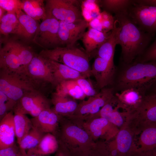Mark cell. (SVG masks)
<instances>
[{
	"label": "cell",
	"mask_w": 156,
	"mask_h": 156,
	"mask_svg": "<svg viewBox=\"0 0 156 156\" xmlns=\"http://www.w3.org/2000/svg\"><path fill=\"white\" fill-rule=\"evenodd\" d=\"M58 32L59 47H72L81 39L88 27V22L84 19L72 22L59 21Z\"/></svg>",
	"instance_id": "obj_12"
},
{
	"label": "cell",
	"mask_w": 156,
	"mask_h": 156,
	"mask_svg": "<svg viewBox=\"0 0 156 156\" xmlns=\"http://www.w3.org/2000/svg\"><path fill=\"white\" fill-rule=\"evenodd\" d=\"M124 64L117 81L121 90L133 88L146 92L156 82V61L135 60Z\"/></svg>",
	"instance_id": "obj_2"
},
{
	"label": "cell",
	"mask_w": 156,
	"mask_h": 156,
	"mask_svg": "<svg viewBox=\"0 0 156 156\" xmlns=\"http://www.w3.org/2000/svg\"><path fill=\"white\" fill-rule=\"evenodd\" d=\"M19 151V147L14 144L11 146L0 150V156H17Z\"/></svg>",
	"instance_id": "obj_41"
},
{
	"label": "cell",
	"mask_w": 156,
	"mask_h": 156,
	"mask_svg": "<svg viewBox=\"0 0 156 156\" xmlns=\"http://www.w3.org/2000/svg\"><path fill=\"white\" fill-rule=\"evenodd\" d=\"M17 156H25L23 155L20 152V151L18 153Z\"/></svg>",
	"instance_id": "obj_49"
},
{
	"label": "cell",
	"mask_w": 156,
	"mask_h": 156,
	"mask_svg": "<svg viewBox=\"0 0 156 156\" xmlns=\"http://www.w3.org/2000/svg\"><path fill=\"white\" fill-rule=\"evenodd\" d=\"M58 145L55 136L51 133H47L37 146L29 150L36 154L46 156L57 151Z\"/></svg>",
	"instance_id": "obj_31"
},
{
	"label": "cell",
	"mask_w": 156,
	"mask_h": 156,
	"mask_svg": "<svg viewBox=\"0 0 156 156\" xmlns=\"http://www.w3.org/2000/svg\"><path fill=\"white\" fill-rule=\"evenodd\" d=\"M21 73L38 88L47 83L54 86L51 71L45 60L38 54H35L31 62Z\"/></svg>",
	"instance_id": "obj_8"
},
{
	"label": "cell",
	"mask_w": 156,
	"mask_h": 156,
	"mask_svg": "<svg viewBox=\"0 0 156 156\" xmlns=\"http://www.w3.org/2000/svg\"><path fill=\"white\" fill-rule=\"evenodd\" d=\"M50 102L46 97L38 103L29 114L33 117L38 116L44 110L50 108Z\"/></svg>",
	"instance_id": "obj_40"
},
{
	"label": "cell",
	"mask_w": 156,
	"mask_h": 156,
	"mask_svg": "<svg viewBox=\"0 0 156 156\" xmlns=\"http://www.w3.org/2000/svg\"><path fill=\"white\" fill-rule=\"evenodd\" d=\"M55 156H66V154L62 151H59L57 152Z\"/></svg>",
	"instance_id": "obj_45"
},
{
	"label": "cell",
	"mask_w": 156,
	"mask_h": 156,
	"mask_svg": "<svg viewBox=\"0 0 156 156\" xmlns=\"http://www.w3.org/2000/svg\"><path fill=\"white\" fill-rule=\"evenodd\" d=\"M131 111L114 95L97 115L106 119L120 130L126 125Z\"/></svg>",
	"instance_id": "obj_11"
},
{
	"label": "cell",
	"mask_w": 156,
	"mask_h": 156,
	"mask_svg": "<svg viewBox=\"0 0 156 156\" xmlns=\"http://www.w3.org/2000/svg\"><path fill=\"white\" fill-rule=\"evenodd\" d=\"M137 60L141 62L156 61V38Z\"/></svg>",
	"instance_id": "obj_38"
},
{
	"label": "cell",
	"mask_w": 156,
	"mask_h": 156,
	"mask_svg": "<svg viewBox=\"0 0 156 156\" xmlns=\"http://www.w3.org/2000/svg\"><path fill=\"white\" fill-rule=\"evenodd\" d=\"M96 17L101 23L103 32L108 33L114 29L115 19L111 13L104 10L101 12Z\"/></svg>",
	"instance_id": "obj_35"
},
{
	"label": "cell",
	"mask_w": 156,
	"mask_h": 156,
	"mask_svg": "<svg viewBox=\"0 0 156 156\" xmlns=\"http://www.w3.org/2000/svg\"><path fill=\"white\" fill-rule=\"evenodd\" d=\"M135 145L139 153L151 150L156 147V125L143 127L134 134Z\"/></svg>",
	"instance_id": "obj_18"
},
{
	"label": "cell",
	"mask_w": 156,
	"mask_h": 156,
	"mask_svg": "<svg viewBox=\"0 0 156 156\" xmlns=\"http://www.w3.org/2000/svg\"><path fill=\"white\" fill-rule=\"evenodd\" d=\"M16 103L9 98L5 94L0 91V117L2 118L8 112L14 108Z\"/></svg>",
	"instance_id": "obj_36"
},
{
	"label": "cell",
	"mask_w": 156,
	"mask_h": 156,
	"mask_svg": "<svg viewBox=\"0 0 156 156\" xmlns=\"http://www.w3.org/2000/svg\"><path fill=\"white\" fill-rule=\"evenodd\" d=\"M6 11L0 7V20L2 18L3 16L5 14V12Z\"/></svg>",
	"instance_id": "obj_46"
},
{
	"label": "cell",
	"mask_w": 156,
	"mask_h": 156,
	"mask_svg": "<svg viewBox=\"0 0 156 156\" xmlns=\"http://www.w3.org/2000/svg\"><path fill=\"white\" fill-rule=\"evenodd\" d=\"M16 14L19 24L15 34L27 40H33L39 25L37 21L24 13L21 9Z\"/></svg>",
	"instance_id": "obj_21"
},
{
	"label": "cell",
	"mask_w": 156,
	"mask_h": 156,
	"mask_svg": "<svg viewBox=\"0 0 156 156\" xmlns=\"http://www.w3.org/2000/svg\"><path fill=\"white\" fill-rule=\"evenodd\" d=\"M111 31L105 33L89 27L81 39L85 48V52L89 55L94 51H96L107 39Z\"/></svg>",
	"instance_id": "obj_22"
},
{
	"label": "cell",
	"mask_w": 156,
	"mask_h": 156,
	"mask_svg": "<svg viewBox=\"0 0 156 156\" xmlns=\"http://www.w3.org/2000/svg\"><path fill=\"white\" fill-rule=\"evenodd\" d=\"M14 111V121L16 137L19 145L22 140L33 127L30 119L25 114Z\"/></svg>",
	"instance_id": "obj_30"
},
{
	"label": "cell",
	"mask_w": 156,
	"mask_h": 156,
	"mask_svg": "<svg viewBox=\"0 0 156 156\" xmlns=\"http://www.w3.org/2000/svg\"><path fill=\"white\" fill-rule=\"evenodd\" d=\"M79 4V1L75 0H46L47 17L68 23L84 19Z\"/></svg>",
	"instance_id": "obj_7"
},
{
	"label": "cell",
	"mask_w": 156,
	"mask_h": 156,
	"mask_svg": "<svg viewBox=\"0 0 156 156\" xmlns=\"http://www.w3.org/2000/svg\"><path fill=\"white\" fill-rule=\"evenodd\" d=\"M87 126L92 136L96 138H101L106 141L115 138L119 130L106 119L100 117L94 119Z\"/></svg>",
	"instance_id": "obj_15"
},
{
	"label": "cell",
	"mask_w": 156,
	"mask_h": 156,
	"mask_svg": "<svg viewBox=\"0 0 156 156\" xmlns=\"http://www.w3.org/2000/svg\"><path fill=\"white\" fill-rule=\"evenodd\" d=\"M96 156H105L102 153L100 152H99V153L98 154V155H96Z\"/></svg>",
	"instance_id": "obj_47"
},
{
	"label": "cell",
	"mask_w": 156,
	"mask_h": 156,
	"mask_svg": "<svg viewBox=\"0 0 156 156\" xmlns=\"http://www.w3.org/2000/svg\"><path fill=\"white\" fill-rule=\"evenodd\" d=\"M127 12L134 23L142 29L152 34L156 33V7L139 4L133 0Z\"/></svg>",
	"instance_id": "obj_10"
},
{
	"label": "cell",
	"mask_w": 156,
	"mask_h": 156,
	"mask_svg": "<svg viewBox=\"0 0 156 156\" xmlns=\"http://www.w3.org/2000/svg\"><path fill=\"white\" fill-rule=\"evenodd\" d=\"M133 0H99V4L106 11L115 14L127 10Z\"/></svg>",
	"instance_id": "obj_34"
},
{
	"label": "cell",
	"mask_w": 156,
	"mask_h": 156,
	"mask_svg": "<svg viewBox=\"0 0 156 156\" xmlns=\"http://www.w3.org/2000/svg\"><path fill=\"white\" fill-rule=\"evenodd\" d=\"M121 156H131L138 152L134 140V133L126 125L120 129L115 138Z\"/></svg>",
	"instance_id": "obj_19"
},
{
	"label": "cell",
	"mask_w": 156,
	"mask_h": 156,
	"mask_svg": "<svg viewBox=\"0 0 156 156\" xmlns=\"http://www.w3.org/2000/svg\"><path fill=\"white\" fill-rule=\"evenodd\" d=\"M38 55L46 59L64 64L79 72L87 78L92 75L89 55L75 46L44 49Z\"/></svg>",
	"instance_id": "obj_4"
},
{
	"label": "cell",
	"mask_w": 156,
	"mask_h": 156,
	"mask_svg": "<svg viewBox=\"0 0 156 156\" xmlns=\"http://www.w3.org/2000/svg\"><path fill=\"white\" fill-rule=\"evenodd\" d=\"M42 155L35 153L30 150H28L26 153V156H42Z\"/></svg>",
	"instance_id": "obj_44"
},
{
	"label": "cell",
	"mask_w": 156,
	"mask_h": 156,
	"mask_svg": "<svg viewBox=\"0 0 156 156\" xmlns=\"http://www.w3.org/2000/svg\"><path fill=\"white\" fill-rule=\"evenodd\" d=\"M156 125V93L146 94L135 109L131 111L126 125L134 133L144 127Z\"/></svg>",
	"instance_id": "obj_6"
},
{
	"label": "cell",
	"mask_w": 156,
	"mask_h": 156,
	"mask_svg": "<svg viewBox=\"0 0 156 156\" xmlns=\"http://www.w3.org/2000/svg\"><path fill=\"white\" fill-rule=\"evenodd\" d=\"M138 153L141 156H156V147L146 151Z\"/></svg>",
	"instance_id": "obj_43"
},
{
	"label": "cell",
	"mask_w": 156,
	"mask_h": 156,
	"mask_svg": "<svg viewBox=\"0 0 156 156\" xmlns=\"http://www.w3.org/2000/svg\"><path fill=\"white\" fill-rule=\"evenodd\" d=\"M145 92L131 88L124 89L116 93L115 96L131 111L136 109L146 95Z\"/></svg>",
	"instance_id": "obj_24"
},
{
	"label": "cell",
	"mask_w": 156,
	"mask_h": 156,
	"mask_svg": "<svg viewBox=\"0 0 156 156\" xmlns=\"http://www.w3.org/2000/svg\"><path fill=\"white\" fill-rule=\"evenodd\" d=\"M21 1L18 0H0V7L7 12H16L21 8Z\"/></svg>",
	"instance_id": "obj_39"
},
{
	"label": "cell",
	"mask_w": 156,
	"mask_h": 156,
	"mask_svg": "<svg viewBox=\"0 0 156 156\" xmlns=\"http://www.w3.org/2000/svg\"><path fill=\"white\" fill-rule=\"evenodd\" d=\"M154 92L156 93V87L155 89V91Z\"/></svg>",
	"instance_id": "obj_50"
},
{
	"label": "cell",
	"mask_w": 156,
	"mask_h": 156,
	"mask_svg": "<svg viewBox=\"0 0 156 156\" xmlns=\"http://www.w3.org/2000/svg\"><path fill=\"white\" fill-rule=\"evenodd\" d=\"M131 156H141L140 155L139 153L138 152Z\"/></svg>",
	"instance_id": "obj_48"
},
{
	"label": "cell",
	"mask_w": 156,
	"mask_h": 156,
	"mask_svg": "<svg viewBox=\"0 0 156 156\" xmlns=\"http://www.w3.org/2000/svg\"><path fill=\"white\" fill-rule=\"evenodd\" d=\"M46 97L40 91L27 93L17 102L14 111L25 114H29L38 103Z\"/></svg>",
	"instance_id": "obj_27"
},
{
	"label": "cell",
	"mask_w": 156,
	"mask_h": 156,
	"mask_svg": "<svg viewBox=\"0 0 156 156\" xmlns=\"http://www.w3.org/2000/svg\"><path fill=\"white\" fill-rule=\"evenodd\" d=\"M115 68L112 67L107 61L96 57L91 67L92 75L94 77L97 87L102 89L112 82Z\"/></svg>",
	"instance_id": "obj_14"
},
{
	"label": "cell",
	"mask_w": 156,
	"mask_h": 156,
	"mask_svg": "<svg viewBox=\"0 0 156 156\" xmlns=\"http://www.w3.org/2000/svg\"><path fill=\"white\" fill-rule=\"evenodd\" d=\"M56 87L55 92L60 95L80 100L83 99L86 97L75 80L62 81Z\"/></svg>",
	"instance_id": "obj_29"
},
{
	"label": "cell",
	"mask_w": 156,
	"mask_h": 156,
	"mask_svg": "<svg viewBox=\"0 0 156 156\" xmlns=\"http://www.w3.org/2000/svg\"><path fill=\"white\" fill-rule=\"evenodd\" d=\"M35 54L30 47L13 39L0 41V70L21 73Z\"/></svg>",
	"instance_id": "obj_3"
},
{
	"label": "cell",
	"mask_w": 156,
	"mask_h": 156,
	"mask_svg": "<svg viewBox=\"0 0 156 156\" xmlns=\"http://www.w3.org/2000/svg\"><path fill=\"white\" fill-rule=\"evenodd\" d=\"M127 11L114 16L118 29L117 44L121 46V59L124 64L131 63L140 57L154 35L145 31L135 23Z\"/></svg>",
	"instance_id": "obj_1"
},
{
	"label": "cell",
	"mask_w": 156,
	"mask_h": 156,
	"mask_svg": "<svg viewBox=\"0 0 156 156\" xmlns=\"http://www.w3.org/2000/svg\"><path fill=\"white\" fill-rule=\"evenodd\" d=\"M61 138L66 143L71 140L80 145H85L89 140L87 132L74 125H63L61 129Z\"/></svg>",
	"instance_id": "obj_25"
},
{
	"label": "cell",
	"mask_w": 156,
	"mask_h": 156,
	"mask_svg": "<svg viewBox=\"0 0 156 156\" xmlns=\"http://www.w3.org/2000/svg\"><path fill=\"white\" fill-rule=\"evenodd\" d=\"M138 3L144 5L156 7V0H134Z\"/></svg>",
	"instance_id": "obj_42"
},
{
	"label": "cell",
	"mask_w": 156,
	"mask_h": 156,
	"mask_svg": "<svg viewBox=\"0 0 156 156\" xmlns=\"http://www.w3.org/2000/svg\"><path fill=\"white\" fill-rule=\"evenodd\" d=\"M44 59L52 73L54 86H56L58 84L63 81L75 80L82 78H87L79 72L64 64Z\"/></svg>",
	"instance_id": "obj_17"
},
{
	"label": "cell",
	"mask_w": 156,
	"mask_h": 156,
	"mask_svg": "<svg viewBox=\"0 0 156 156\" xmlns=\"http://www.w3.org/2000/svg\"><path fill=\"white\" fill-rule=\"evenodd\" d=\"M59 115L50 108L30 119L33 127L44 133H54L58 127Z\"/></svg>",
	"instance_id": "obj_16"
},
{
	"label": "cell",
	"mask_w": 156,
	"mask_h": 156,
	"mask_svg": "<svg viewBox=\"0 0 156 156\" xmlns=\"http://www.w3.org/2000/svg\"><path fill=\"white\" fill-rule=\"evenodd\" d=\"M116 25L115 22L114 27L107 39L96 51L97 57L105 60L114 68V56L116 46L118 44V27Z\"/></svg>",
	"instance_id": "obj_23"
},
{
	"label": "cell",
	"mask_w": 156,
	"mask_h": 156,
	"mask_svg": "<svg viewBox=\"0 0 156 156\" xmlns=\"http://www.w3.org/2000/svg\"><path fill=\"white\" fill-rule=\"evenodd\" d=\"M82 78L75 80L86 96L89 97L96 95L99 92H96L91 82L86 79Z\"/></svg>",
	"instance_id": "obj_37"
},
{
	"label": "cell",
	"mask_w": 156,
	"mask_h": 156,
	"mask_svg": "<svg viewBox=\"0 0 156 156\" xmlns=\"http://www.w3.org/2000/svg\"><path fill=\"white\" fill-rule=\"evenodd\" d=\"M21 1V9L29 16L36 21H43L47 17L44 1L24 0Z\"/></svg>",
	"instance_id": "obj_28"
},
{
	"label": "cell",
	"mask_w": 156,
	"mask_h": 156,
	"mask_svg": "<svg viewBox=\"0 0 156 156\" xmlns=\"http://www.w3.org/2000/svg\"><path fill=\"white\" fill-rule=\"evenodd\" d=\"M52 102L54 105L53 109L59 115L73 114L78 105L74 99L60 95L55 92L52 94Z\"/></svg>",
	"instance_id": "obj_26"
},
{
	"label": "cell",
	"mask_w": 156,
	"mask_h": 156,
	"mask_svg": "<svg viewBox=\"0 0 156 156\" xmlns=\"http://www.w3.org/2000/svg\"><path fill=\"white\" fill-rule=\"evenodd\" d=\"M39 91L22 73L0 70V91L16 102L28 93Z\"/></svg>",
	"instance_id": "obj_5"
},
{
	"label": "cell",
	"mask_w": 156,
	"mask_h": 156,
	"mask_svg": "<svg viewBox=\"0 0 156 156\" xmlns=\"http://www.w3.org/2000/svg\"><path fill=\"white\" fill-rule=\"evenodd\" d=\"M46 134L39 131L33 127L18 145L21 153L26 156L25 150L32 148L37 146Z\"/></svg>",
	"instance_id": "obj_32"
},
{
	"label": "cell",
	"mask_w": 156,
	"mask_h": 156,
	"mask_svg": "<svg viewBox=\"0 0 156 156\" xmlns=\"http://www.w3.org/2000/svg\"><path fill=\"white\" fill-rule=\"evenodd\" d=\"M112 88H104L95 96L89 97L78 105L73 114L81 116L97 115L101 109L114 96Z\"/></svg>",
	"instance_id": "obj_13"
},
{
	"label": "cell",
	"mask_w": 156,
	"mask_h": 156,
	"mask_svg": "<svg viewBox=\"0 0 156 156\" xmlns=\"http://www.w3.org/2000/svg\"><path fill=\"white\" fill-rule=\"evenodd\" d=\"M16 137L14 114L8 113L1 120L0 123V150L14 144Z\"/></svg>",
	"instance_id": "obj_20"
},
{
	"label": "cell",
	"mask_w": 156,
	"mask_h": 156,
	"mask_svg": "<svg viewBox=\"0 0 156 156\" xmlns=\"http://www.w3.org/2000/svg\"><path fill=\"white\" fill-rule=\"evenodd\" d=\"M18 24L19 21L16 14L7 12L0 20L1 34L5 35L12 34H15Z\"/></svg>",
	"instance_id": "obj_33"
},
{
	"label": "cell",
	"mask_w": 156,
	"mask_h": 156,
	"mask_svg": "<svg viewBox=\"0 0 156 156\" xmlns=\"http://www.w3.org/2000/svg\"><path fill=\"white\" fill-rule=\"evenodd\" d=\"M59 25V21L53 17H47L39 24L33 41L44 49L59 47L58 37Z\"/></svg>",
	"instance_id": "obj_9"
}]
</instances>
